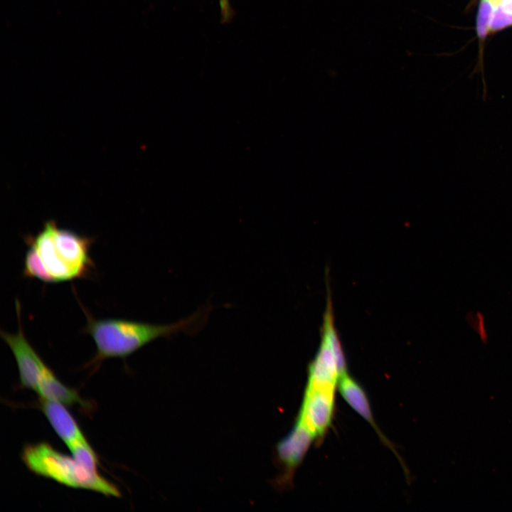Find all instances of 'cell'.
Returning <instances> with one entry per match:
<instances>
[{"mask_svg":"<svg viewBox=\"0 0 512 512\" xmlns=\"http://www.w3.org/2000/svg\"><path fill=\"white\" fill-rule=\"evenodd\" d=\"M23 275L45 283H58L90 277L94 262L90 250L94 239L58 226L50 220L36 235L24 238Z\"/></svg>","mask_w":512,"mask_h":512,"instance_id":"cell-1","label":"cell"},{"mask_svg":"<svg viewBox=\"0 0 512 512\" xmlns=\"http://www.w3.org/2000/svg\"><path fill=\"white\" fill-rule=\"evenodd\" d=\"M87 321L84 334L92 338L96 353L90 362L95 364L107 358H126L144 346L161 337L184 333L194 334L208 319L210 306L175 323L154 324L122 319H96L82 306Z\"/></svg>","mask_w":512,"mask_h":512,"instance_id":"cell-2","label":"cell"},{"mask_svg":"<svg viewBox=\"0 0 512 512\" xmlns=\"http://www.w3.org/2000/svg\"><path fill=\"white\" fill-rule=\"evenodd\" d=\"M22 460L35 474L68 487L95 491L106 496L119 497V489L98 474L81 466L71 456L64 454L47 442L28 444Z\"/></svg>","mask_w":512,"mask_h":512,"instance_id":"cell-3","label":"cell"},{"mask_svg":"<svg viewBox=\"0 0 512 512\" xmlns=\"http://www.w3.org/2000/svg\"><path fill=\"white\" fill-rule=\"evenodd\" d=\"M18 331L9 333L1 331V337L11 349L16 361L21 385L37 392L40 383L50 368L43 361L24 334L21 316V304L16 299Z\"/></svg>","mask_w":512,"mask_h":512,"instance_id":"cell-4","label":"cell"},{"mask_svg":"<svg viewBox=\"0 0 512 512\" xmlns=\"http://www.w3.org/2000/svg\"><path fill=\"white\" fill-rule=\"evenodd\" d=\"M336 386L306 383L297 418L316 439L322 438L329 428L335 409Z\"/></svg>","mask_w":512,"mask_h":512,"instance_id":"cell-5","label":"cell"},{"mask_svg":"<svg viewBox=\"0 0 512 512\" xmlns=\"http://www.w3.org/2000/svg\"><path fill=\"white\" fill-rule=\"evenodd\" d=\"M314 434L306 425L297 418L291 432L276 447L277 459L284 474L278 484H289L296 468L301 464L314 439Z\"/></svg>","mask_w":512,"mask_h":512,"instance_id":"cell-6","label":"cell"},{"mask_svg":"<svg viewBox=\"0 0 512 512\" xmlns=\"http://www.w3.org/2000/svg\"><path fill=\"white\" fill-rule=\"evenodd\" d=\"M39 405L52 428L67 447L77 442L87 440L78 422L65 407L66 405L41 398Z\"/></svg>","mask_w":512,"mask_h":512,"instance_id":"cell-7","label":"cell"},{"mask_svg":"<svg viewBox=\"0 0 512 512\" xmlns=\"http://www.w3.org/2000/svg\"><path fill=\"white\" fill-rule=\"evenodd\" d=\"M338 388L345 401L375 429L382 441L390 449L393 446L380 431L373 419L370 405L366 392L361 385L348 373L341 376L338 382ZM394 450V449H393ZM395 452V451L394 450ZM396 454V452H395Z\"/></svg>","mask_w":512,"mask_h":512,"instance_id":"cell-8","label":"cell"},{"mask_svg":"<svg viewBox=\"0 0 512 512\" xmlns=\"http://www.w3.org/2000/svg\"><path fill=\"white\" fill-rule=\"evenodd\" d=\"M36 393L41 398L55 400L66 406H88L78 393L63 383L50 368L43 378Z\"/></svg>","mask_w":512,"mask_h":512,"instance_id":"cell-9","label":"cell"},{"mask_svg":"<svg viewBox=\"0 0 512 512\" xmlns=\"http://www.w3.org/2000/svg\"><path fill=\"white\" fill-rule=\"evenodd\" d=\"M72 457L85 469L97 471V455L87 440L80 441L68 446Z\"/></svg>","mask_w":512,"mask_h":512,"instance_id":"cell-10","label":"cell"}]
</instances>
